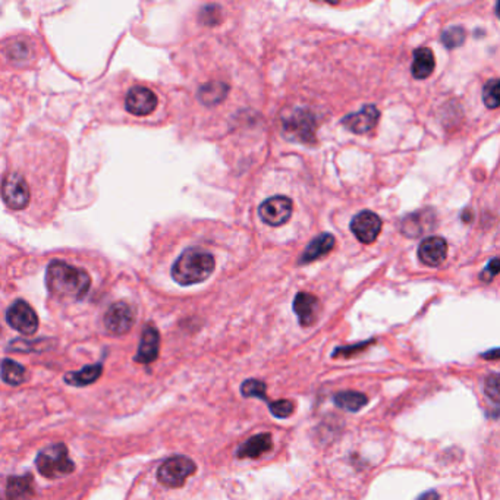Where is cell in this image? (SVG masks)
I'll return each instance as SVG.
<instances>
[{"label":"cell","mask_w":500,"mask_h":500,"mask_svg":"<svg viewBox=\"0 0 500 500\" xmlns=\"http://www.w3.org/2000/svg\"><path fill=\"white\" fill-rule=\"evenodd\" d=\"M46 285L53 295L81 299L91 288V277L85 270L60 260H53L47 267Z\"/></svg>","instance_id":"cell-1"},{"label":"cell","mask_w":500,"mask_h":500,"mask_svg":"<svg viewBox=\"0 0 500 500\" xmlns=\"http://www.w3.org/2000/svg\"><path fill=\"white\" fill-rule=\"evenodd\" d=\"M214 257L201 248H188L172 267V279L182 286L195 285L209 279L214 270Z\"/></svg>","instance_id":"cell-2"},{"label":"cell","mask_w":500,"mask_h":500,"mask_svg":"<svg viewBox=\"0 0 500 500\" xmlns=\"http://www.w3.org/2000/svg\"><path fill=\"white\" fill-rule=\"evenodd\" d=\"M36 465L38 473L50 480L69 475L75 471V464L69 458L68 448L63 443H54L41 449L36 458Z\"/></svg>","instance_id":"cell-3"},{"label":"cell","mask_w":500,"mask_h":500,"mask_svg":"<svg viewBox=\"0 0 500 500\" xmlns=\"http://www.w3.org/2000/svg\"><path fill=\"white\" fill-rule=\"evenodd\" d=\"M195 471H197V465L188 456H172L160 465L157 480L169 488H179Z\"/></svg>","instance_id":"cell-4"},{"label":"cell","mask_w":500,"mask_h":500,"mask_svg":"<svg viewBox=\"0 0 500 500\" xmlns=\"http://www.w3.org/2000/svg\"><path fill=\"white\" fill-rule=\"evenodd\" d=\"M6 321L10 328L23 334H34L38 329V317L28 302L18 299L6 311Z\"/></svg>","instance_id":"cell-5"},{"label":"cell","mask_w":500,"mask_h":500,"mask_svg":"<svg viewBox=\"0 0 500 500\" xmlns=\"http://www.w3.org/2000/svg\"><path fill=\"white\" fill-rule=\"evenodd\" d=\"M293 204L292 200L284 195H276L266 200L258 207V216L269 226H282L285 225L292 216Z\"/></svg>","instance_id":"cell-6"},{"label":"cell","mask_w":500,"mask_h":500,"mask_svg":"<svg viewBox=\"0 0 500 500\" xmlns=\"http://www.w3.org/2000/svg\"><path fill=\"white\" fill-rule=\"evenodd\" d=\"M135 323L134 310L126 302H115L104 314V328L113 334H125Z\"/></svg>","instance_id":"cell-7"},{"label":"cell","mask_w":500,"mask_h":500,"mask_svg":"<svg viewBox=\"0 0 500 500\" xmlns=\"http://www.w3.org/2000/svg\"><path fill=\"white\" fill-rule=\"evenodd\" d=\"M382 226L383 222L376 213L364 210L354 216L351 222V231L358 241H361L363 244H372L377 239L380 231H382Z\"/></svg>","instance_id":"cell-8"},{"label":"cell","mask_w":500,"mask_h":500,"mask_svg":"<svg viewBox=\"0 0 500 500\" xmlns=\"http://www.w3.org/2000/svg\"><path fill=\"white\" fill-rule=\"evenodd\" d=\"M156 106H157L156 94L151 90L146 89V87L141 85L133 87L126 94L125 107L126 111L134 116H147L150 113H153Z\"/></svg>","instance_id":"cell-9"},{"label":"cell","mask_w":500,"mask_h":500,"mask_svg":"<svg viewBox=\"0 0 500 500\" xmlns=\"http://www.w3.org/2000/svg\"><path fill=\"white\" fill-rule=\"evenodd\" d=\"M380 117L378 109L373 104L364 106L360 112L350 113L342 119V125L354 134H367L377 125Z\"/></svg>","instance_id":"cell-10"},{"label":"cell","mask_w":500,"mask_h":500,"mask_svg":"<svg viewBox=\"0 0 500 500\" xmlns=\"http://www.w3.org/2000/svg\"><path fill=\"white\" fill-rule=\"evenodd\" d=\"M446 255L448 244L440 236H429L420 244L418 257L426 266L438 267L444 262Z\"/></svg>","instance_id":"cell-11"},{"label":"cell","mask_w":500,"mask_h":500,"mask_svg":"<svg viewBox=\"0 0 500 500\" xmlns=\"http://www.w3.org/2000/svg\"><path fill=\"white\" fill-rule=\"evenodd\" d=\"M160 350V334L155 326H146L134 360L139 364H151L157 360Z\"/></svg>","instance_id":"cell-12"},{"label":"cell","mask_w":500,"mask_h":500,"mask_svg":"<svg viewBox=\"0 0 500 500\" xmlns=\"http://www.w3.org/2000/svg\"><path fill=\"white\" fill-rule=\"evenodd\" d=\"M293 311L298 316L301 326L308 328V326L316 323L319 317L320 302L317 297L311 295V293L299 292L295 299H293Z\"/></svg>","instance_id":"cell-13"},{"label":"cell","mask_w":500,"mask_h":500,"mask_svg":"<svg viewBox=\"0 0 500 500\" xmlns=\"http://www.w3.org/2000/svg\"><path fill=\"white\" fill-rule=\"evenodd\" d=\"M273 449V440L270 433H260L244 442L236 451L238 458H258Z\"/></svg>","instance_id":"cell-14"},{"label":"cell","mask_w":500,"mask_h":500,"mask_svg":"<svg viewBox=\"0 0 500 500\" xmlns=\"http://www.w3.org/2000/svg\"><path fill=\"white\" fill-rule=\"evenodd\" d=\"M34 496V481L32 477H9L5 488V500H30Z\"/></svg>","instance_id":"cell-15"},{"label":"cell","mask_w":500,"mask_h":500,"mask_svg":"<svg viewBox=\"0 0 500 500\" xmlns=\"http://www.w3.org/2000/svg\"><path fill=\"white\" fill-rule=\"evenodd\" d=\"M334 238L330 234H321L317 238H314L306 248V251L301 254L299 264H308L329 254L334 247Z\"/></svg>","instance_id":"cell-16"},{"label":"cell","mask_w":500,"mask_h":500,"mask_svg":"<svg viewBox=\"0 0 500 500\" xmlns=\"http://www.w3.org/2000/svg\"><path fill=\"white\" fill-rule=\"evenodd\" d=\"M436 67V60H434V54L429 47H420L414 52V60H412V75L417 80H426L434 71Z\"/></svg>","instance_id":"cell-17"},{"label":"cell","mask_w":500,"mask_h":500,"mask_svg":"<svg viewBox=\"0 0 500 500\" xmlns=\"http://www.w3.org/2000/svg\"><path fill=\"white\" fill-rule=\"evenodd\" d=\"M103 373V365L102 364H91L85 365L84 368L78 370V372H71L65 376V382L75 387H82L93 385L97 378H99Z\"/></svg>","instance_id":"cell-18"},{"label":"cell","mask_w":500,"mask_h":500,"mask_svg":"<svg viewBox=\"0 0 500 500\" xmlns=\"http://www.w3.org/2000/svg\"><path fill=\"white\" fill-rule=\"evenodd\" d=\"M286 131L293 133L302 139L312 138L314 133L312 116L308 115L307 112H297L295 115H292L289 122H286Z\"/></svg>","instance_id":"cell-19"},{"label":"cell","mask_w":500,"mask_h":500,"mask_svg":"<svg viewBox=\"0 0 500 500\" xmlns=\"http://www.w3.org/2000/svg\"><path fill=\"white\" fill-rule=\"evenodd\" d=\"M333 402L336 407H339L341 409L350 411V412H356L363 409L368 398L361 394V392H354V390H343V392H338L333 396Z\"/></svg>","instance_id":"cell-20"},{"label":"cell","mask_w":500,"mask_h":500,"mask_svg":"<svg viewBox=\"0 0 500 500\" xmlns=\"http://www.w3.org/2000/svg\"><path fill=\"white\" fill-rule=\"evenodd\" d=\"M430 216L431 213L418 212L405 217L404 222H402V232L407 234V236L411 238L420 236L422 232H426L431 227L427 225V222L430 223Z\"/></svg>","instance_id":"cell-21"},{"label":"cell","mask_w":500,"mask_h":500,"mask_svg":"<svg viewBox=\"0 0 500 500\" xmlns=\"http://www.w3.org/2000/svg\"><path fill=\"white\" fill-rule=\"evenodd\" d=\"M27 370L24 365L18 364L16 361L5 358L2 363V380L6 385L19 386L25 382Z\"/></svg>","instance_id":"cell-22"},{"label":"cell","mask_w":500,"mask_h":500,"mask_svg":"<svg viewBox=\"0 0 500 500\" xmlns=\"http://www.w3.org/2000/svg\"><path fill=\"white\" fill-rule=\"evenodd\" d=\"M226 91L227 87L225 84L212 82L200 90V99L207 104H216L222 102V99L226 95Z\"/></svg>","instance_id":"cell-23"},{"label":"cell","mask_w":500,"mask_h":500,"mask_svg":"<svg viewBox=\"0 0 500 500\" xmlns=\"http://www.w3.org/2000/svg\"><path fill=\"white\" fill-rule=\"evenodd\" d=\"M483 102L488 109L500 107V80H490L484 84Z\"/></svg>","instance_id":"cell-24"},{"label":"cell","mask_w":500,"mask_h":500,"mask_svg":"<svg viewBox=\"0 0 500 500\" xmlns=\"http://www.w3.org/2000/svg\"><path fill=\"white\" fill-rule=\"evenodd\" d=\"M266 389H267V386L264 382H262V380L248 378L241 386V394L245 398H258L262 400H267Z\"/></svg>","instance_id":"cell-25"},{"label":"cell","mask_w":500,"mask_h":500,"mask_svg":"<svg viewBox=\"0 0 500 500\" xmlns=\"http://www.w3.org/2000/svg\"><path fill=\"white\" fill-rule=\"evenodd\" d=\"M440 40L446 49H458L465 41V30L462 27H451L442 32Z\"/></svg>","instance_id":"cell-26"},{"label":"cell","mask_w":500,"mask_h":500,"mask_svg":"<svg viewBox=\"0 0 500 500\" xmlns=\"http://www.w3.org/2000/svg\"><path fill=\"white\" fill-rule=\"evenodd\" d=\"M269 409L276 418H288L293 412V409H295V405H293V402L288 399H279L269 402Z\"/></svg>","instance_id":"cell-27"},{"label":"cell","mask_w":500,"mask_h":500,"mask_svg":"<svg viewBox=\"0 0 500 500\" xmlns=\"http://www.w3.org/2000/svg\"><path fill=\"white\" fill-rule=\"evenodd\" d=\"M484 392L496 404H500V373L492 374L486 378Z\"/></svg>","instance_id":"cell-28"},{"label":"cell","mask_w":500,"mask_h":500,"mask_svg":"<svg viewBox=\"0 0 500 500\" xmlns=\"http://www.w3.org/2000/svg\"><path fill=\"white\" fill-rule=\"evenodd\" d=\"M370 343H372V342H368V341H367V342L355 343V345H351V346H341V348H338V350H336V351L333 352V356H339V355H343V356H351V355L356 354V352L363 351L364 348H367Z\"/></svg>","instance_id":"cell-29"},{"label":"cell","mask_w":500,"mask_h":500,"mask_svg":"<svg viewBox=\"0 0 500 500\" xmlns=\"http://www.w3.org/2000/svg\"><path fill=\"white\" fill-rule=\"evenodd\" d=\"M499 273H500V258H493L492 262L486 266V269L483 270V273H481L480 277L484 282H490Z\"/></svg>","instance_id":"cell-30"},{"label":"cell","mask_w":500,"mask_h":500,"mask_svg":"<svg viewBox=\"0 0 500 500\" xmlns=\"http://www.w3.org/2000/svg\"><path fill=\"white\" fill-rule=\"evenodd\" d=\"M483 358H486V360H500V348L499 350H492V351H487L481 355Z\"/></svg>","instance_id":"cell-31"},{"label":"cell","mask_w":500,"mask_h":500,"mask_svg":"<svg viewBox=\"0 0 500 500\" xmlns=\"http://www.w3.org/2000/svg\"><path fill=\"white\" fill-rule=\"evenodd\" d=\"M417 500H440V497H439V495L436 493V492H426V493H422Z\"/></svg>","instance_id":"cell-32"},{"label":"cell","mask_w":500,"mask_h":500,"mask_svg":"<svg viewBox=\"0 0 500 500\" xmlns=\"http://www.w3.org/2000/svg\"><path fill=\"white\" fill-rule=\"evenodd\" d=\"M496 15L497 18H500V2L496 5Z\"/></svg>","instance_id":"cell-33"}]
</instances>
